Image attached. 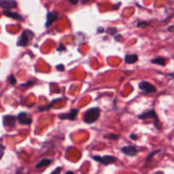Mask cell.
Wrapping results in <instances>:
<instances>
[{"label": "cell", "mask_w": 174, "mask_h": 174, "mask_svg": "<svg viewBox=\"0 0 174 174\" xmlns=\"http://www.w3.org/2000/svg\"><path fill=\"white\" fill-rule=\"evenodd\" d=\"M99 115H100V110L98 108V107L89 109L84 114V121L86 123H88V124H92V123L95 122L99 119Z\"/></svg>", "instance_id": "obj_1"}, {"label": "cell", "mask_w": 174, "mask_h": 174, "mask_svg": "<svg viewBox=\"0 0 174 174\" xmlns=\"http://www.w3.org/2000/svg\"><path fill=\"white\" fill-rule=\"evenodd\" d=\"M33 37V32L29 30L24 31L21 35L19 38L18 42H17V45L20 47H26L29 43L31 38Z\"/></svg>", "instance_id": "obj_2"}, {"label": "cell", "mask_w": 174, "mask_h": 174, "mask_svg": "<svg viewBox=\"0 0 174 174\" xmlns=\"http://www.w3.org/2000/svg\"><path fill=\"white\" fill-rule=\"evenodd\" d=\"M138 118L139 119H147V118H154L155 120V126H156L157 129L160 128V126H159V119H158V116L156 115V111L154 110H150L147 112H144L143 114L139 115L138 116Z\"/></svg>", "instance_id": "obj_3"}, {"label": "cell", "mask_w": 174, "mask_h": 174, "mask_svg": "<svg viewBox=\"0 0 174 174\" xmlns=\"http://www.w3.org/2000/svg\"><path fill=\"white\" fill-rule=\"evenodd\" d=\"M138 88L141 90L144 91L145 93H149V94H154L156 92V88L152 83H150L149 82L143 81L138 84Z\"/></svg>", "instance_id": "obj_4"}, {"label": "cell", "mask_w": 174, "mask_h": 174, "mask_svg": "<svg viewBox=\"0 0 174 174\" xmlns=\"http://www.w3.org/2000/svg\"><path fill=\"white\" fill-rule=\"evenodd\" d=\"M93 159L96 162L101 163L103 165H109V164H111L114 162H116V158L114 156H105L104 157L99 156H93Z\"/></svg>", "instance_id": "obj_5"}, {"label": "cell", "mask_w": 174, "mask_h": 174, "mask_svg": "<svg viewBox=\"0 0 174 174\" xmlns=\"http://www.w3.org/2000/svg\"><path fill=\"white\" fill-rule=\"evenodd\" d=\"M17 120L18 121L22 124V125H30L32 122V119L30 116V115H28L26 112H20L17 116Z\"/></svg>", "instance_id": "obj_6"}, {"label": "cell", "mask_w": 174, "mask_h": 174, "mask_svg": "<svg viewBox=\"0 0 174 174\" xmlns=\"http://www.w3.org/2000/svg\"><path fill=\"white\" fill-rule=\"evenodd\" d=\"M15 121H16V116H4L3 117V124L4 126L8 127H14L15 126Z\"/></svg>", "instance_id": "obj_7"}, {"label": "cell", "mask_w": 174, "mask_h": 174, "mask_svg": "<svg viewBox=\"0 0 174 174\" xmlns=\"http://www.w3.org/2000/svg\"><path fill=\"white\" fill-rule=\"evenodd\" d=\"M17 6V3L13 0H0V7L4 9V10H10Z\"/></svg>", "instance_id": "obj_8"}, {"label": "cell", "mask_w": 174, "mask_h": 174, "mask_svg": "<svg viewBox=\"0 0 174 174\" xmlns=\"http://www.w3.org/2000/svg\"><path fill=\"white\" fill-rule=\"evenodd\" d=\"M78 112H79V110H78V109H72V110H71L69 113L60 115V116H59V117H60V119H61V120L72 121V120H74V119L77 117Z\"/></svg>", "instance_id": "obj_9"}, {"label": "cell", "mask_w": 174, "mask_h": 174, "mask_svg": "<svg viewBox=\"0 0 174 174\" xmlns=\"http://www.w3.org/2000/svg\"><path fill=\"white\" fill-rule=\"evenodd\" d=\"M121 151L127 156H135L138 154V150L134 146H124L121 148Z\"/></svg>", "instance_id": "obj_10"}, {"label": "cell", "mask_w": 174, "mask_h": 174, "mask_svg": "<svg viewBox=\"0 0 174 174\" xmlns=\"http://www.w3.org/2000/svg\"><path fill=\"white\" fill-rule=\"evenodd\" d=\"M59 17L58 12H49L47 15V22H46V26L48 27L50 25L52 24L54 21H55Z\"/></svg>", "instance_id": "obj_11"}, {"label": "cell", "mask_w": 174, "mask_h": 174, "mask_svg": "<svg viewBox=\"0 0 174 174\" xmlns=\"http://www.w3.org/2000/svg\"><path fill=\"white\" fill-rule=\"evenodd\" d=\"M3 14L7 17L13 18L15 19V20H22V16L18 13L13 12V11H10V10H4Z\"/></svg>", "instance_id": "obj_12"}, {"label": "cell", "mask_w": 174, "mask_h": 174, "mask_svg": "<svg viewBox=\"0 0 174 174\" xmlns=\"http://www.w3.org/2000/svg\"><path fill=\"white\" fill-rule=\"evenodd\" d=\"M138 55L135 54H126L125 57V62L126 64H134L135 62L138 61Z\"/></svg>", "instance_id": "obj_13"}, {"label": "cell", "mask_w": 174, "mask_h": 174, "mask_svg": "<svg viewBox=\"0 0 174 174\" xmlns=\"http://www.w3.org/2000/svg\"><path fill=\"white\" fill-rule=\"evenodd\" d=\"M53 162L52 159H42V161L38 162L36 165V168H42L44 167H48Z\"/></svg>", "instance_id": "obj_14"}, {"label": "cell", "mask_w": 174, "mask_h": 174, "mask_svg": "<svg viewBox=\"0 0 174 174\" xmlns=\"http://www.w3.org/2000/svg\"><path fill=\"white\" fill-rule=\"evenodd\" d=\"M152 64H156V65H159V66H165L166 65V59L162 58V57H158L154 60H151Z\"/></svg>", "instance_id": "obj_15"}, {"label": "cell", "mask_w": 174, "mask_h": 174, "mask_svg": "<svg viewBox=\"0 0 174 174\" xmlns=\"http://www.w3.org/2000/svg\"><path fill=\"white\" fill-rule=\"evenodd\" d=\"M8 81H9V83L11 84V85H15V84L16 83V79L15 77V76H13V75H10L8 77Z\"/></svg>", "instance_id": "obj_16"}, {"label": "cell", "mask_w": 174, "mask_h": 174, "mask_svg": "<svg viewBox=\"0 0 174 174\" xmlns=\"http://www.w3.org/2000/svg\"><path fill=\"white\" fill-rule=\"evenodd\" d=\"M107 32L110 35H116V33L117 32V29L115 28V27H110L107 30Z\"/></svg>", "instance_id": "obj_17"}, {"label": "cell", "mask_w": 174, "mask_h": 174, "mask_svg": "<svg viewBox=\"0 0 174 174\" xmlns=\"http://www.w3.org/2000/svg\"><path fill=\"white\" fill-rule=\"evenodd\" d=\"M158 152H160V150H156V151H153L152 153H150V156H148V158H147V160H146V164H148L149 162H150V160L152 159V157H153V156L155 155V154H156V153H158Z\"/></svg>", "instance_id": "obj_18"}, {"label": "cell", "mask_w": 174, "mask_h": 174, "mask_svg": "<svg viewBox=\"0 0 174 174\" xmlns=\"http://www.w3.org/2000/svg\"><path fill=\"white\" fill-rule=\"evenodd\" d=\"M106 138H108L109 139H118L119 138V135H116V134H114V133H110V134H108L105 136Z\"/></svg>", "instance_id": "obj_19"}, {"label": "cell", "mask_w": 174, "mask_h": 174, "mask_svg": "<svg viewBox=\"0 0 174 174\" xmlns=\"http://www.w3.org/2000/svg\"><path fill=\"white\" fill-rule=\"evenodd\" d=\"M4 146L0 144V160L2 159V157L4 156Z\"/></svg>", "instance_id": "obj_20"}, {"label": "cell", "mask_w": 174, "mask_h": 174, "mask_svg": "<svg viewBox=\"0 0 174 174\" xmlns=\"http://www.w3.org/2000/svg\"><path fill=\"white\" fill-rule=\"evenodd\" d=\"M60 172H61V167H57L50 174H60Z\"/></svg>", "instance_id": "obj_21"}, {"label": "cell", "mask_w": 174, "mask_h": 174, "mask_svg": "<svg viewBox=\"0 0 174 174\" xmlns=\"http://www.w3.org/2000/svg\"><path fill=\"white\" fill-rule=\"evenodd\" d=\"M147 26H148V23H146V22H142V23H138V27H141V28H144Z\"/></svg>", "instance_id": "obj_22"}, {"label": "cell", "mask_w": 174, "mask_h": 174, "mask_svg": "<svg viewBox=\"0 0 174 174\" xmlns=\"http://www.w3.org/2000/svg\"><path fill=\"white\" fill-rule=\"evenodd\" d=\"M57 50L58 51H63V50H66V48H65V46L63 44H60V46H59V48H57Z\"/></svg>", "instance_id": "obj_23"}, {"label": "cell", "mask_w": 174, "mask_h": 174, "mask_svg": "<svg viewBox=\"0 0 174 174\" xmlns=\"http://www.w3.org/2000/svg\"><path fill=\"white\" fill-rule=\"evenodd\" d=\"M57 70L58 71H64V66L63 65H59V66H56Z\"/></svg>", "instance_id": "obj_24"}, {"label": "cell", "mask_w": 174, "mask_h": 174, "mask_svg": "<svg viewBox=\"0 0 174 174\" xmlns=\"http://www.w3.org/2000/svg\"><path fill=\"white\" fill-rule=\"evenodd\" d=\"M32 84H33V83H32V82H29V83H27L21 84V86H22V87H29V86L32 85Z\"/></svg>", "instance_id": "obj_25"}, {"label": "cell", "mask_w": 174, "mask_h": 174, "mask_svg": "<svg viewBox=\"0 0 174 174\" xmlns=\"http://www.w3.org/2000/svg\"><path fill=\"white\" fill-rule=\"evenodd\" d=\"M130 138H132V139H137L138 137H137L136 134H135V135H134V134H131V135H130Z\"/></svg>", "instance_id": "obj_26"}, {"label": "cell", "mask_w": 174, "mask_h": 174, "mask_svg": "<svg viewBox=\"0 0 174 174\" xmlns=\"http://www.w3.org/2000/svg\"><path fill=\"white\" fill-rule=\"evenodd\" d=\"M168 30L170 31H174V26H170V27L168 28Z\"/></svg>", "instance_id": "obj_27"}, {"label": "cell", "mask_w": 174, "mask_h": 174, "mask_svg": "<svg viewBox=\"0 0 174 174\" xmlns=\"http://www.w3.org/2000/svg\"><path fill=\"white\" fill-rule=\"evenodd\" d=\"M70 3L72 4H77L78 3V1H71V0H70Z\"/></svg>", "instance_id": "obj_28"}, {"label": "cell", "mask_w": 174, "mask_h": 174, "mask_svg": "<svg viewBox=\"0 0 174 174\" xmlns=\"http://www.w3.org/2000/svg\"><path fill=\"white\" fill-rule=\"evenodd\" d=\"M153 174H164L162 173V171H158V172H156V173H154Z\"/></svg>", "instance_id": "obj_29"}, {"label": "cell", "mask_w": 174, "mask_h": 174, "mask_svg": "<svg viewBox=\"0 0 174 174\" xmlns=\"http://www.w3.org/2000/svg\"><path fill=\"white\" fill-rule=\"evenodd\" d=\"M115 37H116V40H118V39H120L121 38V36L120 35H117V36H116Z\"/></svg>", "instance_id": "obj_30"}, {"label": "cell", "mask_w": 174, "mask_h": 174, "mask_svg": "<svg viewBox=\"0 0 174 174\" xmlns=\"http://www.w3.org/2000/svg\"><path fill=\"white\" fill-rule=\"evenodd\" d=\"M65 174H74V173H73V172H72V171H69V172H67V173H66Z\"/></svg>", "instance_id": "obj_31"}]
</instances>
